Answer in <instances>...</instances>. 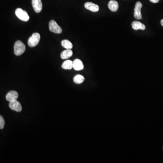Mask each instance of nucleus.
I'll use <instances>...</instances> for the list:
<instances>
[{"label":"nucleus","instance_id":"obj_1","mask_svg":"<svg viewBox=\"0 0 163 163\" xmlns=\"http://www.w3.org/2000/svg\"><path fill=\"white\" fill-rule=\"evenodd\" d=\"M14 50L15 55H21L25 51V45L20 40H17L15 44Z\"/></svg>","mask_w":163,"mask_h":163},{"label":"nucleus","instance_id":"obj_2","mask_svg":"<svg viewBox=\"0 0 163 163\" xmlns=\"http://www.w3.org/2000/svg\"><path fill=\"white\" fill-rule=\"evenodd\" d=\"M40 36L38 33H33L28 39V44L30 47H34L39 42Z\"/></svg>","mask_w":163,"mask_h":163},{"label":"nucleus","instance_id":"obj_3","mask_svg":"<svg viewBox=\"0 0 163 163\" xmlns=\"http://www.w3.org/2000/svg\"><path fill=\"white\" fill-rule=\"evenodd\" d=\"M15 15L22 21H28L30 19V16L26 11H24L21 8H17L15 11Z\"/></svg>","mask_w":163,"mask_h":163},{"label":"nucleus","instance_id":"obj_4","mask_svg":"<svg viewBox=\"0 0 163 163\" xmlns=\"http://www.w3.org/2000/svg\"><path fill=\"white\" fill-rule=\"evenodd\" d=\"M49 30L55 34H61L62 32L61 28L58 25L55 20H51L49 23Z\"/></svg>","mask_w":163,"mask_h":163},{"label":"nucleus","instance_id":"obj_5","mask_svg":"<svg viewBox=\"0 0 163 163\" xmlns=\"http://www.w3.org/2000/svg\"><path fill=\"white\" fill-rule=\"evenodd\" d=\"M142 7V5L141 2L138 1L135 4V7L134 8L135 18L136 19L140 20L142 18V15L141 13V9Z\"/></svg>","mask_w":163,"mask_h":163},{"label":"nucleus","instance_id":"obj_6","mask_svg":"<svg viewBox=\"0 0 163 163\" xmlns=\"http://www.w3.org/2000/svg\"><path fill=\"white\" fill-rule=\"evenodd\" d=\"M33 9L36 13H40L42 10L43 5L41 0H32Z\"/></svg>","mask_w":163,"mask_h":163},{"label":"nucleus","instance_id":"obj_7","mask_svg":"<svg viewBox=\"0 0 163 163\" xmlns=\"http://www.w3.org/2000/svg\"><path fill=\"white\" fill-rule=\"evenodd\" d=\"M18 93L15 91H11L7 93L6 98L7 101L9 102L16 101L18 98Z\"/></svg>","mask_w":163,"mask_h":163},{"label":"nucleus","instance_id":"obj_8","mask_svg":"<svg viewBox=\"0 0 163 163\" xmlns=\"http://www.w3.org/2000/svg\"><path fill=\"white\" fill-rule=\"evenodd\" d=\"M9 106L11 109L17 112H20L22 111V106L20 103L17 100L10 102Z\"/></svg>","mask_w":163,"mask_h":163},{"label":"nucleus","instance_id":"obj_9","mask_svg":"<svg viewBox=\"0 0 163 163\" xmlns=\"http://www.w3.org/2000/svg\"><path fill=\"white\" fill-rule=\"evenodd\" d=\"M84 7L86 9L89 10V11H91V12H98L99 10L98 6L94 3H92V2H86L85 4Z\"/></svg>","mask_w":163,"mask_h":163},{"label":"nucleus","instance_id":"obj_10","mask_svg":"<svg viewBox=\"0 0 163 163\" xmlns=\"http://www.w3.org/2000/svg\"><path fill=\"white\" fill-rule=\"evenodd\" d=\"M73 68L76 71H80L84 68L83 62L79 59H76L73 61Z\"/></svg>","mask_w":163,"mask_h":163},{"label":"nucleus","instance_id":"obj_11","mask_svg":"<svg viewBox=\"0 0 163 163\" xmlns=\"http://www.w3.org/2000/svg\"><path fill=\"white\" fill-rule=\"evenodd\" d=\"M108 6L109 9L113 12H116L119 7L118 2L115 0H111L109 2Z\"/></svg>","mask_w":163,"mask_h":163},{"label":"nucleus","instance_id":"obj_12","mask_svg":"<svg viewBox=\"0 0 163 163\" xmlns=\"http://www.w3.org/2000/svg\"><path fill=\"white\" fill-rule=\"evenodd\" d=\"M132 25L133 29L136 31L138 30H145L146 29V26L145 25L139 21H133L132 23Z\"/></svg>","mask_w":163,"mask_h":163},{"label":"nucleus","instance_id":"obj_13","mask_svg":"<svg viewBox=\"0 0 163 163\" xmlns=\"http://www.w3.org/2000/svg\"><path fill=\"white\" fill-rule=\"evenodd\" d=\"M73 52L72 50L69 49H67L64 50L61 54L60 57L62 60H66L68 59L73 55Z\"/></svg>","mask_w":163,"mask_h":163},{"label":"nucleus","instance_id":"obj_14","mask_svg":"<svg viewBox=\"0 0 163 163\" xmlns=\"http://www.w3.org/2000/svg\"><path fill=\"white\" fill-rule=\"evenodd\" d=\"M62 68L63 69L70 70L73 68V62L70 60L65 61L62 65Z\"/></svg>","mask_w":163,"mask_h":163},{"label":"nucleus","instance_id":"obj_15","mask_svg":"<svg viewBox=\"0 0 163 163\" xmlns=\"http://www.w3.org/2000/svg\"><path fill=\"white\" fill-rule=\"evenodd\" d=\"M61 45L63 48L66 49H71L73 47L72 43L67 39H64L62 41Z\"/></svg>","mask_w":163,"mask_h":163},{"label":"nucleus","instance_id":"obj_16","mask_svg":"<svg viewBox=\"0 0 163 163\" xmlns=\"http://www.w3.org/2000/svg\"><path fill=\"white\" fill-rule=\"evenodd\" d=\"M84 79H85L84 76L80 75V74L76 75L73 78V81L74 83L76 84H78L83 83L84 81Z\"/></svg>","mask_w":163,"mask_h":163},{"label":"nucleus","instance_id":"obj_17","mask_svg":"<svg viewBox=\"0 0 163 163\" xmlns=\"http://www.w3.org/2000/svg\"><path fill=\"white\" fill-rule=\"evenodd\" d=\"M5 122L3 117L0 115V129H3L5 126Z\"/></svg>","mask_w":163,"mask_h":163},{"label":"nucleus","instance_id":"obj_18","mask_svg":"<svg viewBox=\"0 0 163 163\" xmlns=\"http://www.w3.org/2000/svg\"><path fill=\"white\" fill-rule=\"evenodd\" d=\"M159 0H150V1H151V2L154 3H158V2H159Z\"/></svg>","mask_w":163,"mask_h":163},{"label":"nucleus","instance_id":"obj_19","mask_svg":"<svg viewBox=\"0 0 163 163\" xmlns=\"http://www.w3.org/2000/svg\"><path fill=\"white\" fill-rule=\"evenodd\" d=\"M161 25L162 26H163V19L161 20Z\"/></svg>","mask_w":163,"mask_h":163}]
</instances>
